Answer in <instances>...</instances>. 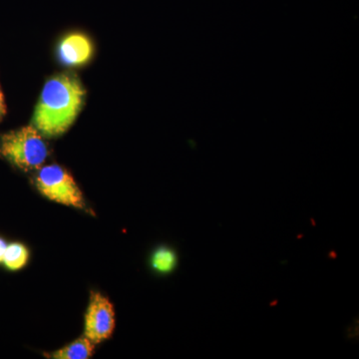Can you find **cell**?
Instances as JSON below:
<instances>
[{"label": "cell", "mask_w": 359, "mask_h": 359, "mask_svg": "<svg viewBox=\"0 0 359 359\" xmlns=\"http://www.w3.org/2000/svg\"><path fill=\"white\" fill-rule=\"evenodd\" d=\"M35 186L43 197L57 204L86 210L83 193L69 172L59 165L39 168Z\"/></svg>", "instance_id": "3957f363"}, {"label": "cell", "mask_w": 359, "mask_h": 359, "mask_svg": "<svg viewBox=\"0 0 359 359\" xmlns=\"http://www.w3.org/2000/svg\"><path fill=\"white\" fill-rule=\"evenodd\" d=\"M59 57L66 65H83L88 62L93 46L88 37L80 33L68 35L59 45Z\"/></svg>", "instance_id": "5b68a950"}, {"label": "cell", "mask_w": 359, "mask_h": 359, "mask_svg": "<svg viewBox=\"0 0 359 359\" xmlns=\"http://www.w3.org/2000/svg\"><path fill=\"white\" fill-rule=\"evenodd\" d=\"M151 266L160 275H169L178 264V256L171 248L160 247L154 250L150 261Z\"/></svg>", "instance_id": "52a82bcc"}, {"label": "cell", "mask_w": 359, "mask_h": 359, "mask_svg": "<svg viewBox=\"0 0 359 359\" xmlns=\"http://www.w3.org/2000/svg\"><path fill=\"white\" fill-rule=\"evenodd\" d=\"M29 259V250L21 243H11L7 245L4 252V266L9 271H16L25 268Z\"/></svg>", "instance_id": "ba28073f"}, {"label": "cell", "mask_w": 359, "mask_h": 359, "mask_svg": "<svg viewBox=\"0 0 359 359\" xmlns=\"http://www.w3.org/2000/svg\"><path fill=\"white\" fill-rule=\"evenodd\" d=\"M7 244L4 238H0V263L4 261V252H6Z\"/></svg>", "instance_id": "30bf717a"}, {"label": "cell", "mask_w": 359, "mask_h": 359, "mask_svg": "<svg viewBox=\"0 0 359 359\" xmlns=\"http://www.w3.org/2000/svg\"><path fill=\"white\" fill-rule=\"evenodd\" d=\"M115 311L109 299L100 292H92L85 313L84 335L93 344L109 339L115 330Z\"/></svg>", "instance_id": "277c9868"}, {"label": "cell", "mask_w": 359, "mask_h": 359, "mask_svg": "<svg viewBox=\"0 0 359 359\" xmlns=\"http://www.w3.org/2000/svg\"><path fill=\"white\" fill-rule=\"evenodd\" d=\"M95 346V344L84 335L58 351L44 353V356L53 359H88L93 355Z\"/></svg>", "instance_id": "8992f818"}, {"label": "cell", "mask_w": 359, "mask_h": 359, "mask_svg": "<svg viewBox=\"0 0 359 359\" xmlns=\"http://www.w3.org/2000/svg\"><path fill=\"white\" fill-rule=\"evenodd\" d=\"M6 113V101H4V93H2L1 88H0V121H1L4 116Z\"/></svg>", "instance_id": "9c48e42d"}, {"label": "cell", "mask_w": 359, "mask_h": 359, "mask_svg": "<svg viewBox=\"0 0 359 359\" xmlns=\"http://www.w3.org/2000/svg\"><path fill=\"white\" fill-rule=\"evenodd\" d=\"M85 90L72 75L51 78L42 90L33 116V126L46 137L62 135L76 119L83 105Z\"/></svg>", "instance_id": "6da1fadb"}, {"label": "cell", "mask_w": 359, "mask_h": 359, "mask_svg": "<svg viewBox=\"0 0 359 359\" xmlns=\"http://www.w3.org/2000/svg\"><path fill=\"white\" fill-rule=\"evenodd\" d=\"M0 156L23 171L39 169L48 157V148L34 126H25L0 137Z\"/></svg>", "instance_id": "7a4b0ae2"}]
</instances>
